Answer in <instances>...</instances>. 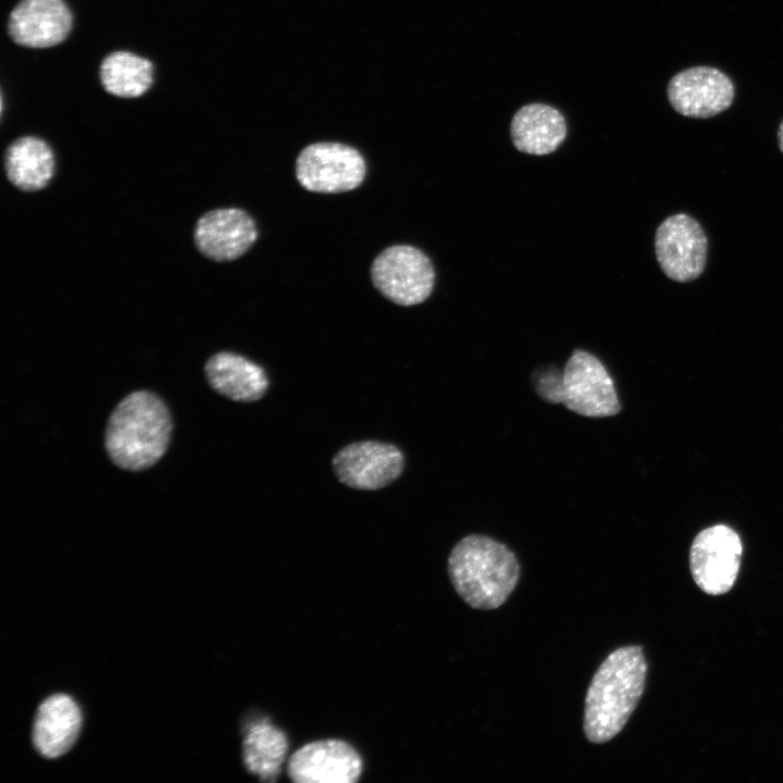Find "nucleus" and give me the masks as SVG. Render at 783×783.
I'll use <instances>...</instances> for the list:
<instances>
[{"label":"nucleus","mask_w":783,"mask_h":783,"mask_svg":"<svg viewBox=\"0 0 783 783\" xmlns=\"http://www.w3.org/2000/svg\"><path fill=\"white\" fill-rule=\"evenodd\" d=\"M359 753L341 739L315 741L297 749L287 772L296 783H353L362 772Z\"/></svg>","instance_id":"11"},{"label":"nucleus","mask_w":783,"mask_h":783,"mask_svg":"<svg viewBox=\"0 0 783 783\" xmlns=\"http://www.w3.org/2000/svg\"><path fill=\"white\" fill-rule=\"evenodd\" d=\"M82 723L77 704L65 694L45 699L37 709L33 743L44 757L57 758L74 744Z\"/></svg>","instance_id":"15"},{"label":"nucleus","mask_w":783,"mask_h":783,"mask_svg":"<svg viewBox=\"0 0 783 783\" xmlns=\"http://www.w3.org/2000/svg\"><path fill=\"white\" fill-rule=\"evenodd\" d=\"M708 241L700 224L685 213L667 217L657 228L655 252L662 272L680 283L698 278L705 270Z\"/></svg>","instance_id":"8"},{"label":"nucleus","mask_w":783,"mask_h":783,"mask_svg":"<svg viewBox=\"0 0 783 783\" xmlns=\"http://www.w3.org/2000/svg\"><path fill=\"white\" fill-rule=\"evenodd\" d=\"M646 674L641 646L620 647L602 661L584 703L583 730L591 743H607L622 731L644 693Z\"/></svg>","instance_id":"2"},{"label":"nucleus","mask_w":783,"mask_h":783,"mask_svg":"<svg viewBox=\"0 0 783 783\" xmlns=\"http://www.w3.org/2000/svg\"><path fill=\"white\" fill-rule=\"evenodd\" d=\"M374 287L388 300L414 306L432 294L435 272L428 257L410 245H394L381 251L371 266Z\"/></svg>","instance_id":"5"},{"label":"nucleus","mask_w":783,"mask_h":783,"mask_svg":"<svg viewBox=\"0 0 783 783\" xmlns=\"http://www.w3.org/2000/svg\"><path fill=\"white\" fill-rule=\"evenodd\" d=\"M3 166L7 178L17 189L38 191L52 179L55 160L51 147L44 139L23 136L5 149Z\"/></svg>","instance_id":"17"},{"label":"nucleus","mask_w":783,"mask_h":783,"mask_svg":"<svg viewBox=\"0 0 783 783\" xmlns=\"http://www.w3.org/2000/svg\"><path fill=\"white\" fill-rule=\"evenodd\" d=\"M72 27V14L63 0H21L12 10L8 29L16 44L48 48L63 41Z\"/></svg>","instance_id":"13"},{"label":"nucleus","mask_w":783,"mask_h":783,"mask_svg":"<svg viewBox=\"0 0 783 783\" xmlns=\"http://www.w3.org/2000/svg\"><path fill=\"white\" fill-rule=\"evenodd\" d=\"M254 220L239 208H220L202 214L194 228V241L201 254L217 261H233L254 244Z\"/></svg>","instance_id":"12"},{"label":"nucleus","mask_w":783,"mask_h":783,"mask_svg":"<svg viewBox=\"0 0 783 783\" xmlns=\"http://www.w3.org/2000/svg\"><path fill=\"white\" fill-rule=\"evenodd\" d=\"M537 395L549 403H562L570 411L589 418L616 415L621 405L614 383L594 355L575 349L562 371L547 366L532 374Z\"/></svg>","instance_id":"4"},{"label":"nucleus","mask_w":783,"mask_h":783,"mask_svg":"<svg viewBox=\"0 0 783 783\" xmlns=\"http://www.w3.org/2000/svg\"><path fill=\"white\" fill-rule=\"evenodd\" d=\"M514 147L524 153L545 156L554 152L566 139L567 124L556 108L531 103L514 114L510 126Z\"/></svg>","instance_id":"16"},{"label":"nucleus","mask_w":783,"mask_h":783,"mask_svg":"<svg viewBox=\"0 0 783 783\" xmlns=\"http://www.w3.org/2000/svg\"><path fill=\"white\" fill-rule=\"evenodd\" d=\"M742 542L731 527L722 524L703 530L689 552L691 571L698 587L710 595L731 589L737 577Z\"/></svg>","instance_id":"9"},{"label":"nucleus","mask_w":783,"mask_h":783,"mask_svg":"<svg viewBox=\"0 0 783 783\" xmlns=\"http://www.w3.org/2000/svg\"><path fill=\"white\" fill-rule=\"evenodd\" d=\"M366 173L360 151L340 142H315L296 159V178L307 190L337 194L359 187Z\"/></svg>","instance_id":"6"},{"label":"nucleus","mask_w":783,"mask_h":783,"mask_svg":"<svg viewBox=\"0 0 783 783\" xmlns=\"http://www.w3.org/2000/svg\"><path fill=\"white\" fill-rule=\"evenodd\" d=\"M203 371L215 393L237 402L260 400L270 386L268 374L260 364L233 351L212 355L206 361Z\"/></svg>","instance_id":"14"},{"label":"nucleus","mask_w":783,"mask_h":783,"mask_svg":"<svg viewBox=\"0 0 783 783\" xmlns=\"http://www.w3.org/2000/svg\"><path fill=\"white\" fill-rule=\"evenodd\" d=\"M778 141H779L780 150L783 152V120L778 129Z\"/></svg>","instance_id":"20"},{"label":"nucleus","mask_w":783,"mask_h":783,"mask_svg":"<svg viewBox=\"0 0 783 783\" xmlns=\"http://www.w3.org/2000/svg\"><path fill=\"white\" fill-rule=\"evenodd\" d=\"M447 566L455 591L474 609L500 607L520 579V564L513 551L480 534L460 539L451 549Z\"/></svg>","instance_id":"3"},{"label":"nucleus","mask_w":783,"mask_h":783,"mask_svg":"<svg viewBox=\"0 0 783 783\" xmlns=\"http://www.w3.org/2000/svg\"><path fill=\"white\" fill-rule=\"evenodd\" d=\"M100 80L111 95L134 98L145 94L153 80L152 63L128 51L107 55L100 65Z\"/></svg>","instance_id":"19"},{"label":"nucleus","mask_w":783,"mask_h":783,"mask_svg":"<svg viewBox=\"0 0 783 783\" xmlns=\"http://www.w3.org/2000/svg\"><path fill=\"white\" fill-rule=\"evenodd\" d=\"M288 749L285 733L269 721H258L247 731L243 743L246 768L263 781H275Z\"/></svg>","instance_id":"18"},{"label":"nucleus","mask_w":783,"mask_h":783,"mask_svg":"<svg viewBox=\"0 0 783 783\" xmlns=\"http://www.w3.org/2000/svg\"><path fill=\"white\" fill-rule=\"evenodd\" d=\"M172 433V414L164 400L151 390H135L111 411L104 449L115 467L139 472L153 467L166 453Z\"/></svg>","instance_id":"1"},{"label":"nucleus","mask_w":783,"mask_h":783,"mask_svg":"<svg viewBox=\"0 0 783 783\" xmlns=\"http://www.w3.org/2000/svg\"><path fill=\"white\" fill-rule=\"evenodd\" d=\"M671 107L681 115L709 119L728 110L734 100L731 78L711 66H694L676 73L667 88Z\"/></svg>","instance_id":"10"},{"label":"nucleus","mask_w":783,"mask_h":783,"mask_svg":"<svg viewBox=\"0 0 783 783\" xmlns=\"http://www.w3.org/2000/svg\"><path fill=\"white\" fill-rule=\"evenodd\" d=\"M337 480L353 489L377 490L403 472L405 456L390 443L360 440L340 448L332 459Z\"/></svg>","instance_id":"7"}]
</instances>
